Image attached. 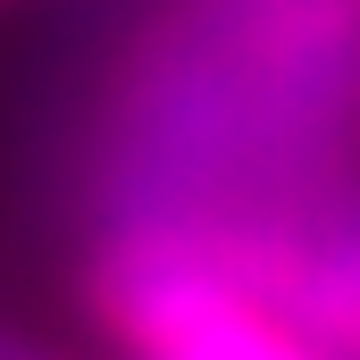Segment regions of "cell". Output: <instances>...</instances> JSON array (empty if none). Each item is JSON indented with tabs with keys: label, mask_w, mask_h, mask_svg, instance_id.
Instances as JSON below:
<instances>
[{
	"label": "cell",
	"mask_w": 360,
	"mask_h": 360,
	"mask_svg": "<svg viewBox=\"0 0 360 360\" xmlns=\"http://www.w3.org/2000/svg\"><path fill=\"white\" fill-rule=\"evenodd\" d=\"M360 0H168L117 76L109 226L210 235L260 285L276 243L352 193Z\"/></svg>",
	"instance_id": "obj_1"
},
{
	"label": "cell",
	"mask_w": 360,
	"mask_h": 360,
	"mask_svg": "<svg viewBox=\"0 0 360 360\" xmlns=\"http://www.w3.org/2000/svg\"><path fill=\"white\" fill-rule=\"evenodd\" d=\"M92 293L134 360H327L210 235L184 226H109Z\"/></svg>",
	"instance_id": "obj_2"
},
{
	"label": "cell",
	"mask_w": 360,
	"mask_h": 360,
	"mask_svg": "<svg viewBox=\"0 0 360 360\" xmlns=\"http://www.w3.org/2000/svg\"><path fill=\"white\" fill-rule=\"evenodd\" d=\"M260 293L327 360H360V193H335L276 243V260L260 269Z\"/></svg>",
	"instance_id": "obj_3"
}]
</instances>
